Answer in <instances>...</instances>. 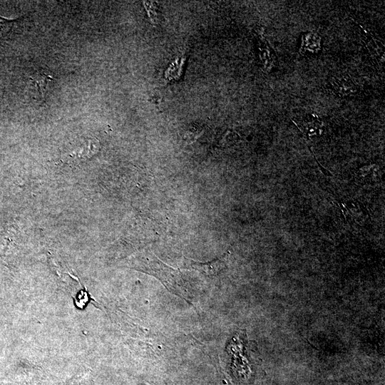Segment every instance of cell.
<instances>
[{
  "label": "cell",
  "mask_w": 385,
  "mask_h": 385,
  "mask_svg": "<svg viewBox=\"0 0 385 385\" xmlns=\"http://www.w3.org/2000/svg\"><path fill=\"white\" fill-rule=\"evenodd\" d=\"M136 269L155 277L172 294L192 304L191 295L180 272L161 261L153 253H143L138 258Z\"/></svg>",
  "instance_id": "obj_1"
},
{
  "label": "cell",
  "mask_w": 385,
  "mask_h": 385,
  "mask_svg": "<svg viewBox=\"0 0 385 385\" xmlns=\"http://www.w3.org/2000/svg\"><path fill=\"white\" fill-rule=\"evenodd\" d=\"M229 255L227 252L222 257L207 262H196L184 257L183 268L195 270L208 277L217 276L225 269Z\"/></svg>",
  "instance_id": "obj_2"
},
{
  "label": "cell",
  "mask_w": 385,
  "mask_h": 385,
  "mask_svg": "<svg viewBox=\"0 0 385 385\" xmlns=\"http://www.w3.org/2000/svg\"><path fill=\"white\" fill-rule=\"evenodd\" d=\"M50 80L51 78L47 74L40 71L37 72L32 78H31L32 83L37 88L41 96L44 95L48 82Z\"/></svg>",
  "instance_id": "obj_3"
},
{
  "label": "cell",
  "mask_w": 385,
  "mask_h": 385,
  "mask_svg": "<svg viewBox=\"0 0 385 385\" xmlns=\"http://www.w3.org/2000/svg\"><path fill=\"white\" fill-rule=\"evenodd\" d=\"M302 127L304 130V132L309 134L312 131H314V133L316 131H319L322 128V122L317 118H313L312 120H306L302 124Z\"/></svg>",
  "instance_id": "obj_4"
},
{
  "label": "cell",
  "mask_w": 385,
  "mask_h": 385,
  "mask_svg": "<svg viewBox=\"0 0 385 385\" xmlns=\"http://www.w3.org/2000/svg\"><path fill=\"white\" fill-rule=\"evenodd\" d=\"M333 86L336 91H339L342 88H344V93H353L354 90V86L349 83L348 81L344 79H337L334 82H333Z\"/></svg>",
  "instance_id": "obj_5"
},
{
  "label": "cell",
  "mask_w": 385,
  "mask_h": 385,
  "mask_svg": "<svg viewBox=\"0 0 385 385\" xmlns=\"http://www.w3.org/2000/svg\"><path fill=\"white\" fill-rule=\"evenodd\" d=\"M227 385H230V384H227Z\"/></svg>",
  "instance_id": "obj_6"
}]
</instances>
